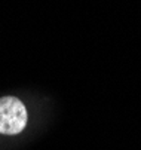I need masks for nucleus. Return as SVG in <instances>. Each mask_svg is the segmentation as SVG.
I'll return each instance as SVG.
<instances>
[{
    "mask_svg": "<svg viewBox=\"0 0 141 150\" xmlns=\"http://www.w3.org/2000/svg\"><path fill=\"white\" fill-rule=\"evenodd\" d=\"M28 122V112L24 103L12 95L0 97V134L18 135Z\"/></svg>",
    "mask_w": 141,
    "mask_h": 150,
    "instance_id": "nucleus-1",
    "label": "nucleus"
}]
</instances>
